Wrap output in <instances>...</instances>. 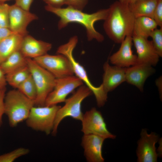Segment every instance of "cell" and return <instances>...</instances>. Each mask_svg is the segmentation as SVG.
Segmentation results:
<instances>
[{"label": "cell", "instance_id": "20", "mask_svg": "<svg viewBox=\"0 0 162 162\" xmlns=\"http://www.w3.org/2000/svg\"><path fill=\"white\" fill-rule=\"evenodd\" d=\"M158 0H140L128 5L135 18L146 16L153 18L154 12Z\"/></svg>", "mask_w": 162, "mask_h": 162}, {"label": "cell", "instance_id": "31", "mask_svg": "<svg viewBox=\"0 0 162 162\" xmlns=\"http://www.w3.org/2000/svg\"><path fill=\"white\" fill-rule=\"evenodd\" d=\"M15 4L27 11L29 9L33 0H15Z\"/></svg>", "mask_w": 162, "mask_h": 162}, {"label": "cell", "instance_id": "28", "mask_svg": "<svg viewBox=\"0 0 162 162\" xmlns=\"http://www.w3.org/2000/svg\"><path fill=\"white\" fill-rule=\"evenodd\" d=\"M153 19L160 28H162V0H158L154 10Z\"/></svg>", "mask_w": 162, "mask_h": 162}, {"label": "cell", "instance_id": "25", "mask_svg": "<svg viewBox=\"0 0 162 162\" xmlns=\"http://www.w3.org/2000/svg\"><path fill=\"white\" fill-rule=\"evenodd\" d=\"M29 149L20 147L8 153L0 155V162H12L17 158L28 154Z\"/></svg>", "mask_w": 162, "mask_h": 162}, {"label": "cell", "instance_id": "32", "mask_svg": "<svg viewBox=\"0 0 162 162\" xmlns=\"http://www.w3.org/2000/svg\"><path fill=\"white\" fill-rule=\"evenodd\" d=\"M47 5L55 8H60L65 4L66 0H42Z\"/></svg>", "mask_w": 162, "mask_h": 162}, {"label": "cell", "instance_id": "27", "mask_svg": "<svg viewBox=\"0 0 162 162\" xmlns=\"http://www.w3.org/2000/svg\"><path fill=\"white\" fill-rule=\"evenodd\" d=\"M10 5L4 2H0V26L9 28Z\"/></svg>", "mask_w": 162, "mask_h": 162}, {"label": "cell", "instance_id": "29", "mask_svg": "<svg viewBox=\"0 0 162 162\" xmlns=\"http://www.w3.org/2000/svg\"><path fill=\"white\" fill-rule=\"evenodd\" d=\"M88 1V0H66L65 4L68 6L82 10Z\"/></svg>", "mask_w": 162, "mask_h": 162}, {"label": "cell", "instance_id": "38", "mask_svg": "<svg viewBox=\"0 0 162 162\" xmlns=\"http://www.w3.org/2000/svg\"><path fill=\"white\" fill-rule=\"evenodd\" d=\"M10 0H0V2H5Z\"/></svg>", "mask_w": 162, "mask_h": 162}, {"label": "cell", "instance_id": "14", "mask_svg": "<svg viewBox=\"0 0 162 162\" xmlns=\"http://www.w3.org/2000/svg\"><path fill=\"white\" fill-rule=\"evenodd\" d=\"M121 44L119 50L109 57L110 62L114 65L124 68L136 64L137 57L132 50V35L127 36Z\"/></svg>", "mask_w": 162, "mask_h": 162}, {"label": "cell", "instance_id": "3", "mask_svg": "<svg viewBox=\"0 0 162 162\" xmlns=\"http://www.w3.org/2000/svg\"><path fill=\"white\" fill-rule=\"evenodd\" d=\"M78 41V38L74 36L71 38L66 43L60 46L57 53L65 56L70 61L74 73L92 91L96 98L97 106H103L107 101V93L104 89L101 84L99 86L93 85L90 80L84 67L74 58L73 52Z\"/></svg>", "mask_w": 162, "mask_h": 162}, {"label": "cell", "instance_id": "8", "mask_svg": "<svg viewBox=\"0 0 162 162\" xmlns=\"http://www.w3.org/2000/svg\"><path fill=\"white\" fill-rule=\"evenodd\" d=\"M83 83L80 79L74 75L56 78L54 87L47 97L44 106H51L64 102L68 95Z\"/></svg>", "mask_w": 162, "mask_h": 162}, {"label": "cell", "instance_id": "17", "mask_svg": "<svg viewBox=\"0 0 162 162\" xmlns=\"http://www.w3.org/2000/svg\"><path fill=\"white\" fill-rule=\"evenodd\" d=\"M52 48L51 44L28 34L23 38L20 50L26 58L34 59L47 54Z\"/></svg>", "mask_w": 162, "mask_h": 162}, {"label": "cell", "instance_id": "7", "mask_svg": "<svg viewBox=\"0 0 162 162\" xmlns=\"http://www.w3.org/2000/svg\"><path fill=\"white\" fill-rule=\"evenodd\" d=\"M61 107L57 105L33 106L26 120V125L33 130L49 134L52 131L57 112Z\"/></svg>", "mask_w": 162, "mask_h": 162}, {"label": "cell", "instance_id": "5", "mask_svg": "<svg viewBox=\"0 0 162 162\" xmlns=\"http://www.w3.org/2000/svg\"><path fill=\"white\" fill-rule=\"evenodd\" d=\"M92 93L87 86L82 85L71 96L66 99L64 105L61 107L57 112L52 132V135H56L59 124L66 117H70L75 120L82 121L83 114L81 110L82 102Z\"/></svg>", "mask_w": 162, "mask_h": 162}, {"label": "cell", "instance_id": "35", "mask_svg": "<svg viewBox=\"0 0 162 162\" xmlns=\"http://www.w3.org/2000/svg\"><path fill=\"white\" fill-rule=\"evenodd\" d=\"M156 84L158 87L160 98L162 99V77H160L156 81Z\"/></svg>", "mask_w": 162, "mask_h": 162}, {"label": "cell", "instance_id": "15", "mask_svg": "<svg viewBox=\"0 0 162 162\" xmlns=\"http://www.w3.org/2000/svg\"><path fill=\"white\" fill-rule=\"evenodd\" d=\"M106 139L94 134H84L81 145L84 154L88 162H103L104 160L102 154L103 144Z\"/></svg>", "mask_w": 162, "mask_h": 162}, {"label": "cell", "instance_id": "37", "mask_svg": "<svg viewBox=\"0 0 162 162\" xmlns=\"http://www.w3.org/2000/svg\"><path fill=\"white\" fill-rule=\"evenodd\" d=\"M139 0H119L121 2L128 5Z\"/></svg>", "mask_w": 162, "mask_h": 162}, {"label": "cell", "instance_id": "18", "mask_svg": "<svg viewBox=\"0 0 162 162\" xmlns=\"http://www.w3.org/2000/svg\"><path fill=\"white\" fill-rule=\"evenodd\" d=\"M104 73L101 84L107 93L112 91L119 85L125 82V68L110 65L106 62L104 64Z\"/></svg>", "mask_w": 162, "mask_h": 162}, {"label": "cell", "instance_id": "13", "mask_svg": "<svg viewBox=\"0 0 162 162\" xmlns=\"http://www.w3.org/2000/svg\"><path fill=\"white\" fill-rule=\"evenodd\" d=\"M133 44L137 53L136 64H146L156 66L160 57L155 49L152 41L148 38L132 35Z\"/></svg>", "mask_w": 162, "mask_h": 162}, {"label": "cell", "instance_id": "2", "mask_svg": "<svg viewBox=\"0 0 162 162\" xmlns=\"http://www.w3.org/2000/svg\"><path fill=\"white\" fill-rule=\"evenodd\" d=\"M108 9L103 24L104 29L111 40L121 43L127 36L132 35L135 17L128 5L119 0L112 4Z\"/></svg>", "mask_w": 162, "mask_h": 162}, {"label": "cell", "instance_id": "9", "mask_svg": "<svg viewBox=\"0 0 162 162\" xmlns=\"http://www.w3.org/2000/svg\"><path fill=\"white\" fill-rule=\"evenodd\" d=\"M47 54L34 59L39 65L46 69L56 78L74 75L71 64L64 55Z\"/></svg>", "mask_w": 162, "mask_h": 162}, {"label": "cell", "instance_id": "36", "mask_svg": "<svg viewBox=\"0 0 162 162\" xmlns=\"http://www.w3.org/2000/svg\"><path fill=\"white\" fill-rule=\"evenodd\" d=\"M158 142H159V145L157 152L158 157H162V141L161 138H161L159 139Z\"/></svg>", "mask_w": 162, "mask_h": 162}, {"label": "cell", "instance_id": "4", "mask_svg": "<svg viewBox=\"0 0 162 162\" xmlns=\"http://www.w3.org/2000/svg\"><path fill=\"white\" fill-rule=\"evenodd\" d=\"M5 113L8 117L10 127L14 128L26 120L34 101L27 97L18 90H12L5 94Z\"/></svg>", "mask_w": 162, "mask_h": 162}, {"label": "cell", "instance_id": "23", "mask_svg": "<svg viewBox=\"0 0 162 162\" xmlns=\"http://www.w3.org/2000/svg\"><path fill=\"white\" fill-rule=\"evenodd\" d=\"M30 75L27 65L5 75L7 83L16 88Z\"/></svg>", "mask_w": 162, "mask_h": 162}, {"label": "cell", "instance_id": "30", "mask_svg": "<svg viewBox=\"0 0 162 162\" xmlns=\"http://www.w3.org/2000/svg\"><path fill=\"white\" fill-rule=\"evenodd\" d=\"M6 88L0 90V127L2 124V116L5 113L4 100Z\"/></svg>", "mask_w": 162, "mask_h": 162}, {"label": "cell", "instance_id": "16", "mask_svg": "<svg viewBox=\"0 0 162 162\" xmlns=\"http://www.w3.org/2000/svg\"><path fill=\"white\" fill-rule=\"evenodd\" d=\"M155 72V69L150 65L136 64L125 68V82L135 86L141 92H142L146 81Z\"/></svg>", "mask_w": 162, "mask_h": 162}, {"label": "cell", "instance_id": "26", "mask_svg": "<svg viewBox=\"0 0 162 162\" xmlns=\"http://www.w3.org/2000/svg\"><path fill=\"white\" fill-rule=\"evenodd\" d=\"M153 46L160 57H162V28H156L150 33Z\"/></svg>", "mask_w": 162, "mask_h": 162}, {"label": "cell", "instance_id": "24", "mask_svg": "<svg viewBox=\"0 0 162 162\" xmlns=\"http://www.w3.org/2000/svg\"><path fill=\"white\" fill-rule=\"evenodd\" d=\"M17 89L28 98L35 100L37 96V89L31 74Z\"/></svg>", "mask_w": 162, "mask_h": 162}, {"label": "cell", "instance_id": "12", "mask_svg": "<svg viewBox=\"0 0 162 162\" xmlns=\"http://www.w3.org/2000/svg\"><path fill=\"white\" fill-rule=\"evenodd\" d=\"M38 17L29 11L25 10L15 4L10 5L9 28L14 33L23 36L28 34L27 28L32 21Z\"/></svg>", "mask_w": 162, "mask_h": 162}, {"label": "cell", "instance_id": "21", "mask_svg": "<svg viewBox=\"0 0 162 162\" xmlns=\"http://www.w3.org/2000/svg\"><path fill=\"white\" fill-rule=\"evenodd\" d=\"M158 26L153 18L146 16L135 18L132 35L147 38Z\"/></svg>", "mask_w": 162, "mask_h": 162}, {"label": "cell", "instance_id": "33", "mask_svg": "<svg viewBox=\"0 0 162 162\" xmlns=\"http://www.w3.org/2000/svg\"><path fill=\"white\" fill-rule=\"evenodd\" d=\"M14 33L9 28L0 26V42Z\"/></svg>", "mask_w": 162, "mask_h": 162}, {"label": "cell", "instance_id": "11", "mask_svg": "<svg viewBox=\"0 0 162 162\" xmlns=\"http://www.w3.org/2000/svg\"><path fill=\"white\" fill-rule=\"evenodd\" d=\"M159 139L158 135L155 133L148 134L146 129L141 130L136 150L137 162L157 161L158 157L155 145Z\"/></svg>", "mask_w": 162, "mask_h": 162}, {"label": "cell", "instance_id": "6", "mask_svg": "<svg viewBox=\"0 0 162 162\" xmlns=\"http://www.w3.org/2000/svg\"><path fill=\"white\" fill-rule=\"evenodd\" d=\"M26 62L37 89L35 105L44 106L47 97L54 87L56 78L33 59L26 58Z\"/></svg>", "mask_w": 162, "mask_h": 162}, {"label": "cell", "instance_id": "34", "mask_svg": "<svg viewBox=\"0 0 162 162\" xmlns=\"http://www.w3.org/2000/svg\"><path fill=\"white\" fill-rule=\"evenodd\" d=\"M7 83L5 75L0 69V90L6 88Z\"/></svg>", "mask_w": 162, "mask_h": 162}, {"label": "cell", "instance_id": "10", "mask_svg": "<svg viewBox=\"0 0 162 162\" xmlns=\"http://www.w3.org/2000/svg\"><path fill=\"white\" fill-rule=\"evenodd\" d=\"M81 121L84 134H95L105 139H114L116 137L108 130L101 112L95 107L86 111Z\"/></svg>", "mask_w": 162, "mask_h": 162}, {"label": "cell", "instance_id": "1", "mask_svg": "<svg viewBox=\"0 0 162 162\" xmlns=\"http://www.w3.org/2000/svg\"><path fill=\"white\" fill-rule=\"evenodd\" d=\"M45 9L58 16L60 20L58 26L59 29L65 28L71 23H76L86 28L88 40L95 39L98 42L104 40V36L95 29L94 24L97 21L104 20L107 16L109 9H100L92 14H88L72 8H55L46 5Z\"/></svg>", "mask_w": 162, "mask_h": 162}, {"label": "cell", "instance_id": "22", "mask_svg": "<svg viewBox=\"0 0 162 162\" xmlns=\"http://www.w3.org/2000/svg\"><path fill=\"white\" fill-rule=\"evenodd\" d=\"M26 65V58L19 50L13 52L1 63L0 69L6 75Z\"/></svg>", "mask_w": 162, "mask_h": 162}, {"label": "cell", "instance_id": "19", "mask_svg": "<svg viewBox=\"0 0 162 162\" xmlns=\"http://www.w3.org/2000/svg\"><path fill=\"white\" fill-rule=\"evenodd\" d=\"M23 37L14 33L0 42V64L13 52L20 50Z\"/></svg>", "mask_w": 162, "mask_h": 162}]
</instances>
